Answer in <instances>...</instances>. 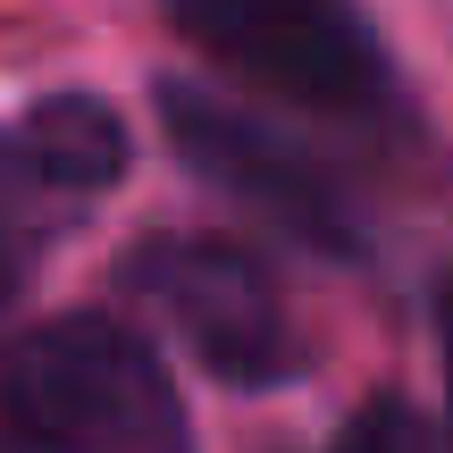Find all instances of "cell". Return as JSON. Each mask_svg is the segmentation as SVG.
<instances>
[{
    "label": "cell",
    "instance_id": "6da1fadb",
    "mask_svg": "<svg viewBox=\"0 0 453 453\" xmlns=\"http://www.w3.org/2000/svg\"><path fill=\"white\" fill-rule=\"evenodd\" d=\"M0 420L34 453H185V403L160 344L110 311H67L9 344Z\"/></svg>",
    "mask_w": 453,
    "mask_h": 453
},
{
    "label": "cell",
    "instance_id": "7a4b0ae2",
    "mask_svg": "<svg viewBox=\"0 0 453 453\" xmlns=\"http://www.w3.org/2000/svg\"><path fill=\"white\" fill-rule=\"evenodd\" d=\"M211 67L319 118H370L395 101V59L361 0H160Z\"/></svg>",
    "mask_w": 453,
    "mask_h": 453
},
{
    "label": "cell",
    "instance_id": "3957f363",
    "mask_svg": "<svg viewBox=\"0 0 453 453\" xmlns=\"http://www.w3.org/2000/svg\"><path fill=\"white\" fill-rule=\"evenodd\" d=\"M127 294L219 378V387H277L303 370V336L286 294L243 243L226 235H151L127 252Z\"/></svg>",
    "mask_w": 453,
    "mask_h": 453
},
{
    "label": "cell",
    "instance_id": "277c9868",
    "mask_svg": "<svg viewBox=\"0 0 453 453\" xmlns=\"http://www.w3.org/2000/svg\"><path fill=\"white\" fill-rule=\"evenodd\" d=\"M127 160L134 134L101 93H50L0 127V319L34 286L50 243L127 177Z\"/></svg>",
    "mask_w": 453,
    "mask_h": 453
},
{
    "label": "cell",
    "instance_id": "5b68a950",
    "mask_svg": "<svg viewBox=\"0 0 453 453\" xmlns=\"http://www.w3.org/2000/svg\"><path fill=\"white\" fill-rule=\"evenodd\" d=\"M160 127L202 185H219L226 202L269 219L277 235L311 243V252H361V219L344 202V185L311 151H294L269 118H252L243 101L202 93V84H160Z\"/></svg>",
    "mask_w": 453,
    "mask_h": 453
},
{
    "label": "cell",
    "instance_id": "8992f818",
    "mask_svg": "<svg viewBox=\"0 0 453 453\" xmlns=\"http://www.w3.org/2000/svg\"><path fill=\"white\" fill-rule=\"evenodd\" d=\"M327 453H453V420H428L403 395H370Z\"/></svg>",
    "mask_w": 453,
    "mask_h": 453
},
{
    "label": "cell",
    "instance_id": "52a82bcc",
    "mask_svg": "<svg viewBox=\"0 0 453 453\" xmlns=\"http://www.w3.org/2000/svg\"><path fill=\"white\" fill-rule=\"evenodd\" d=\"M437 361H445V420H453V277L437 286Z\"/></svg>",
    "mask_w": 453,
    "mask_h": 453
},
{
    "label": "cell",
    "instance_id": "ba28073f",
    "mask_svg": "<svg viewBox=\"0 0 453 453\" xmlns=\"http://www.w3.org/2000/svg\"><path fill=\"white\" fill-rule=\"evenodd\" d=\"M0 453H9V445H0Z\"/></svg>",
    "mask_w": 453,
    "mask_h": 453
}]
</instances>
